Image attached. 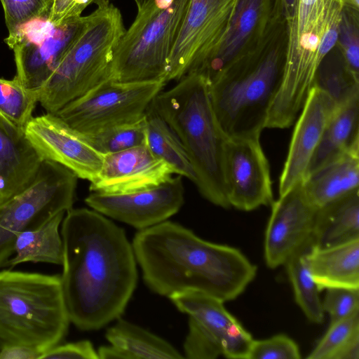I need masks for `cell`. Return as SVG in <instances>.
<instances>
[{
  "label": "cell",
  "instance_id": "836d02e7",
  "mask_svg": "<svg viewBox=\"0 0 359 359\" xmlns=\"http://www.w3.org/2000/svg\"><path fill=\"white\" fill-rule=\"evenodd\" d=\"M314 86L328 93L339 106L359 95V79L348 71L344 62L334 69L320 66L315 77Z\"/></svg>",
  "mask_w": 359,
  "mask_h": 359
},
{
  "label": "cell",
  "instance_id": "f35d334b",
  "mask_svg": "<svg viewBox=\"0 0 359 359\" xmlns=\"http://www.w3.org/2000/svg\"><path fill=\"white\" fill-rule=\"evenodd\" d=\"M82 358L97 359V351L88 340L56 345L46 351L40 359Z\"/></svg>",
  "mask_w": 359,
  "mask_h": 359
},
{
  "label": "cell",
  "instance_id": "484cf974",
  "mask_svg": "<svg viewBox=\"0 0 359 359\" xmlns=\"http://www.w3.org/2000/svg\"><path fill=\"white\" fill-rule=\"evenodd\" d=\"M312 238L318 247L359 238V191L318 208Z\"/></svg>",
  "mask_w": 359,
  "mask_h": 359
},
{
  "label": "cell",
  "instance_id": "d6a6232c",
  "mask_svg": "<svg viewBox=\"0 0 359 359\" xmlns=\"http://www.w3.org/2000/svg\"><path fill=\"white\" fill-rule=\"evenodd\" d=\"M54 0H0L8 36L16 34L25 25L49 17Z\"/></svg>",
  "mask_w": 359,
  "mask_h": 359
},
{
  "label": "cell",
  "instance_id": "e575fe53",
  "mask_svg": "<svg viewBox=\"0 0 359 359\" xmlns=\"http://www.w3.org/2000/svg\"><path fill=\"white\" fill-rule=\"evenodd\" d=\"M337 42L346 69L359 79V11L343 8Z\"/></svg>",
  "mask_w": 359,
  "mask_h": 359
},
{
  "label": "cell",
  "instance_id": "9a60e30c",
  "mask_svg": "<svg viewBox=\"0 0 359 359\" xmlns=\"http://www.w3.org/2000/svg\"><path fill=\"white\" fill-rule=\"evenodd\" d=\"M189 316V332L184 343V358L215 359L223 355L229 332L238 322L224 302L198 291H184L168 297Z\"/></svg>",
  "mask_w": 359,
  "mask_h": 359
},
{
  "label": "cell",
  "instance_id": "d590c367",
  "mask_svg": "<svg viewBox=\"0 0 359 359\" xmlns=\"http://www.w3.org/2000/svg\"><path fill=\"white\" fill-rule=\"evenodd\" d=\"M322 301L323 309L334 323L359 313V289L327 288Z\"/></svg>",
  "mask_w": 359,
  "mask_h": 359
},
{
  "label": "cell",
  "instance_id": "ab89813d",
  "mask_svg": "<svg viewBox=\"0 0 359 359\" xmlns=\"http://www.w3.org/2000/svg\"><path fill=\"white\" fill-rule=\"evenodd\" d=\"M43 352L38 348L25 345H3L0 359H40Z\"/></svg>",
  "mask_w": 359,
  "mask_h": 359
},
{
  "label": "cell",
  "instance_id": "83f0119b",
  "mask_svg": "<svg viewBox=\"0 0 359 359\" xmlns=\"http://www.w3.org/2000/svg\"><path fill=\"white\" fill-rule=\"evenodd\" d=\"M146 144L158 158L168 163L175 173L196 183V175L177 135L157 112L153 102L145 114Z\"/></svg>",
  "mask_w": 359,
  "mask_h": 359
},
{
  "label": "cell",
  "instance_id": "7a4b0ae2",
  "mask_svg": "<svg viewBox=\"0 0 359 359\" xmlns=\"http://www.w3.org/2000/svg\"><path fill=\"white\" fill-rule=\"evenodd\" d=\"M132 245L147 286L168 297L192 290L231 301L257 274L238 249L205 241L170 221L138 231Z\"/></svg>",
  "mask_w": 359,
  "mask_h": 359
},
{
  "label": "cell",
  "instance_id": "6da1fadb",
  "mask_svg": "<svg viewBox=\"0 0 359 359\" xmlns=\"http://www.w3.org/2000/svg\"><path fill=\"white\" fill-rule=\"evenodd\" d=\"M61 283L70 322L96 330L123 313L137 280L124 230L95 210L70 209L62 220Z\"/></svg>",
  "mask_w": 359,
  "mask_h": 359
},
{
  "label": "cell",
  "instance_id": "8d00e7d4",
  "mask_svg": "<svg viewBox=\"0 0 359 359\" xmlns=\"http://www.w3.org/2000/svg\"><path fill=\"white\" fill-rule=\"evenodd\" d=\"M301 353L297 343L280 334L262 340H253L248 359H299Z\"/></svg>",
  "mask_w": 359,
  "mask_h": 359
},
{
  "label": "cell",
  "instance_id": "ee69618b",
  "mask_svg": "<svg viewBox=\"0 0 359 359\" xmlns=\"http://www.w3.org/2000/svg\"><path fill=\"white\" fill-rule=\"evenodd\" d=\"M1 347H2V344L0 343V350H1Z\"/></svg>",
  "mask_w": 359,
  "mask_h": 359
},
{
  "label": "cell",
  "instance_id": "ffe728a7",
  "mask_svg": "<svg viewBox=\"0 0 359 359\" xmlns=\"http://www.w3.org/2000/svg\"><path fill=\"white\" fill-rule=\"evenodd\" d=\"M175 174V170L156 158L145 144L105 154L100 174L89 189L102 194L134 192L158 186Z\"/></svg>",
  "mask_w": 359,
  "mask_h": 359
},
{
  "label": "cell",
  "instance_id": "7402d4cb",
  "mask_svg": "<svg viewBox=\"0 0 359 359\" xmlns=\"http://www.w3.org/2000/svg\"><path fill=\"white\" fill-rule=\"evenodd\" d=\"M304 194L317 209L359 191V149L325 164L302 181Z\"/></svg>",
  "mask_w": 359,
  "mask_h": 359
},
{
  "label": "cell",
  "instance_id": "8fae6325",
  "mask_svg": "<svg viewBox=\"0 0 359 359\" xmlns=\"http://www.w3.org/2000/svg\"><path fill=\"white\" fill-rule=\"evenodd\" d=\"M237 0H189L168 63L166 83L180 80L217 47L227 29Z\"/></svg>",
  "mask_w": 359,
  "mask_h": 359
},
{
  "label": "cell",
  "instance_id": "ba28073f",
  "mask_svg": "<svg viewBox=\"0 0 359 359\" xmlns=\"http://www.w3.org/2000/svg\"><path fill=\"white\" fill-rule=\"evenodd\" d=\"M189 0H153L120 38L113 54L109 79L123 83H166L170 55L178 38Z\"/></svg>",
  "mask_w": 359,
  "mask_h": 359
},
{
  "label": "cell",
  "instance_id": "cb8c5ba5",
  "mask_svg": "<svg viewBox=\"0 0 359 359\" xmlns=\"http://www.w3.org/2000/svg\"><path fill=\"white\" fill-rule=\"evenodd\" d=\"M105 337L110 343L98 351L100 359H179L184 358L173 346L134 323L118 318Z\"/></svg>",
  "mask_w": 359,
  "mask_h": 359
},
{
  "label": "cell",
  "instance_id": "4fadbf2b",
  "mask_svg": "<svg viewBox=\"0 0 359 359\" xmlns=\"http://www.w3.org/2000/svg\"><path fill=\"white\" fill-rule=\"evenodd\" d=\"M182 177L158 186L126 194L91 192L86 203L99 213L142 230L166 221L184 201Z\"/></svg>",
  "mask_w": 359,
  "mask_h": 359
},
{
  "label": "cell",
  "instance_id": "30bf717a",
  "mask_svg": "<svg viewBox=\"0 0 359 359\" xmlns=\"http://www.w3.org/2000/svg\"><path fill=\"white\" fill-rule=\"evenodd\" d=\"M165 83H123L107 79L67 104L55 114L83 135L137 121Z\"/></svg>",
  "mask_w": 359,
  "mask_h": 359
},
{
  "label": "cell",
  "instance_id": "f1b7e54d",
  "mask_svg": "<svg viewBox=\"0 0 359 359\" xmlns=\"http://www.w3.org/2000/svg\"><path fill=\"white\" fill-rule=\"evenodd\" d=\"M314 245L311 236L290 256L284 265L293 288L296 303L311 322L320 324L324 320L325 312L319 295L320 290L307 262V255Z\"/></svg>",
  "mask_w": 359,
  "mask_h": 359
},
{
  "label": "cell",
  "instance_id": "2e32d148",
  "mask_svg": "<svg viewBox=\"0 0 359 359\" xmlns=\"http://www.w3.org/2000/svg\"><path fill=\"white\" fill-rule=\"evenodd\" d=\"M271 205L264 236L266 265L276 269L312 236L317 208L306 199L302 182L279 196Z\"/></svg>",
  "mask_w": 359,
  "mask_h": 359
},
{
  "label": "cell",
  "instance_id": "1f68e13d",
  "mask_svg": "<svg viewBox=\"0 0 359 359\" xmlns=\"http://www.w3.org/2000/svg\"><path fill=\"white\" fill-rule=\"evenodd\" d=\"M83 135L90 144L103 155L145 144V115L133 122L120 124L93 134Z\"/></svg>",
  "mask_w": 359,
  "mask_h": 359
},
{
  "label": "cell",
  "instance_id": "60d3db41",
  "mask_svg": "<svg viewBox=\"0 0 359 359\" xmlns=\"http://www.w3.org/2000/svg\"><path fill=\"white\" fill-rule=\"evenodd\" d=\"M298 3L299 0H276L274 8L277 14L287 22L294 17Z\"/></svg>",
  "mask_w": 359,
  "mask_h": 359
},
{
  "label": "cell",
  "instance_id": "b9f144b4",
  "mask_svg": "<svg viewBox=\"0 0 359 359\" xmlns=\"http://www.w3.org/2000/svg\"><path fill=\"white\" fill-rule=\"evenodd\" d=\"M343 6L355 11H359V0H342Z\"/></svg>",
  "mask_w": 359,
  "mask_h": 359
},
{
  "label": "cell",
  "instance_id": "3957f363",
  "mask_svg": "<svg viewBox=\"0 0 359 359\" xmlns=\"http://www.w3.org/2000/svg\"><path fill=\"white\" fill-rule=\"evenodd\" d=\"M179 81L172 88L161 91L153 105L182 143L200 194L212 204L229 208L224 168L228 137L215 116L209 84L194 73Z\"/></svg>",
  "mask_w": 359,
  "mask_h": 359
},
{
  "label": "cell",
  "instance_id": "d4e9b609",
  "mask_svg": "<svg viewBox=\"0 0 359 359\" xmlns=\"http://www.w3.org/2000/svg\"><path fill=\"white\" fill-rule=\"evenodd\" d=\"M355 149H359V95L339 106L329 121L309 163L306 176Z\"/></svg>",
  "mask_w": 359,
  "mask_h": 359
},
{
  "label": "cell",
  "instance_id": "d6986e66",
  "mask_svg": "<svg viewBox=\"0 0 359 359\" xmlns=\"http://www.w3.org/2000/svg\"><path fill=\"white\" fill-rule=\"evenodd\" d=\"M339 105L332 97L313 87L296 123L279 180V196L300 183L329 121Z\"/></svg>",
  "mask_w": 359,
  "mask_h": 359
},
{
  "label": "cell",
  "instance_id": "4316f807",
  "mask_svg": "<svg viewBox=\"0 0 359 359\" xmlns=\"http://www.w3.org/2000/svg\"><path fill=\"white\" fill-rule=\"evenodd\" d=\"M65 212H60L41 226L19 233L14 243V254L4 266L32 262L62 265L64 248L59 227Z\"/></svg>",
  "mask_w": 359,
  "mask_h": 359
},
{
  "label": "cell",
  "instance_id": "5bb4252c",
  "mask_svg": "<svg viewBox=\"0 0 359 359\" xmlns=\"http://www.w3.org/2000/svg\"><path fill=\"white\" fill-rule=\"evenodd\" d=\"M225 177L230 206L251 211L273 202L270 168L259 137L228 138Z\"/></svg>",
  "mask_w": 359,
  "mask_h": 359
},
{
  "label": "cell",
  "instance_id": "277c9868",
  "mask_svg": "<svg viewBox=\"0 0 359 359\" xmlns=\"http://www.w3.org/2000/svg\"><path fill=\"white\" fill-rule=\"evenodd\" d=\"M342 0H299L287 22L282 81L265 128H288L313 88L317 71L337 42Z\"/></svg>",
  "mask_w": 359,
  "mask_h": 359
},
{
  "label": "cell",
  "instance_id": "7bdbcfd3",
  "mask_svg": "<svg viewBox=\"0 0 359 359\" xmlns=\"http://www.w3.org/2000/svg\"><path fill=\"white\" fill-rule=\"evenodd\" d=\"M153 0H135L136 5L137 6L138 10L144 8L149 3Z\"/></svg>",
  "mask_w": 359,
  "mask_h": 359
},
{
  "label": "cell",
  "instance_id": "9c48e42d",
  "mask_svg": "<svg viewBox=\"0 0 359 359\" xmlns=\"http://www.w3.org/2000/svg\"><path fill=\"white\" fill-rule=\"evenodd\" d=\"M77 176L65 166L43 160L32 182L0 204V267L14 254L20 233L34 229L72 208Z\"/></svg>",
  "mask_w": 359,
  "mask_h": 359
},
{
  "label": "cell",
  "instance_id": "7c38bea8",
  "mask_svg": "<svg viewBox=\"0 0 359 359\" xmlns=\"http://www.w3.org/2000/svg\"><path fill=\"white\" fill-rule=\"evenodd\" d=\"M24 130L42 160L57 163L90 182L98 177L104 155L55 114L33 116Z\"/></svg>",
  "mask_w": 359,
  "mask_h": 359
},
{
  "label": "cell",
  "instance_id": "ac0fdd59",
  "mask_svg": "<svg viewBox=\"0 0 359 359\" xmlns=\"http://www.w3.org/2000/svg\"><path fill=\"white\" fill-rule=\"evenodd\" d=\"M87 16L53 26L39 40L13 44L15 77L26 88L37 92L85 28Z\"/></svg>",
  "mask_w": 359,
  "mask_h": 359
},
{
  "label": "cell",
  "instance_id": "e0dca14e",
  "mask_svg": "<svg viewBox=\"0 0 359 359\" xmlns=\"http://www.w3.org/2000/svg\"><path fill=\"white\" fill-rule=\"evenodd\" d=\"M272 0H237L227 29L215 50L188 74L212 82L224 70L250 56V46L264 32Z\"/></svg>",
  "mask_w": 359,
  "mask_h": 359
},
{
  "label": "cell",
  "instance_id": "44dd1931",
  "mask_svg": "<svg viewBox=\"0 0 359 359\" xmlns=\"http://www.w3.org/2000/svg\"><path fill=\"white\" fill-rule=\"evenodd\" d=\"M42 161L24 129L0 114V204L32 182Z\"/></svg>",
  "mask_w": 359,
  "mask_h": 359
},
{
  "label": "cell",
  "instance_id": "f546056e",
  "mask_svg": "<svg viewBox=\"0 0 359 359\" xmlns=\"http://www.w3.org/2000/svg\"><path fill=\"white\" fill-rule=\"evenodd\" d=\"M308 359H358L359 313L330 323Z\"/></svg>",
  "mask_w": 359,
  "mask_h": 359
},
{
  "label": "cell",
  "instance_id": "4dcf8cb0",
  "mask_svg": "<svg viewBox=\"0 0 359 359\" xmlns=\"http://www.w3.org/2000/svg\"><path fill=\"white\" fill-rule=\"evenodd\" d=\"M38 102V93L26 88L15 77L0 78V114L12 124L24 129Z\"/></svg>",
  "mask_w": 359,
  "mask_h": 359
},
{
  "label": "cell",
  "instance_id": "603a6c76",
  "mask_svg": "<svg viewBox=\"0 0 359 359\" xmlns=\"http://www.w3.org/2000/svg\"><path fill=\"white\" fill-rule=\"evenodd\" d=\"M307 262L320 291L330 287L359 289V238L328 247L314 245Z\"/></svg>",
  "mask_w": 359,
  "mask_h": 359
},
{
  "label": "cell",
  "instance_id": "5b68a950",
  "mask_svg": "<svg viewBox=\"0 0 359 359\" xmlns=\"http://www.w3.org/2000/svg\"><path fill=\"white\" fill-rule=\"evenodd\" d=\"M70 320L61 277L5 270L0 271V343L43 352L66 335Z\"/></svg>",
  "mask_w": 359,
  "mask_h": 359
},
{
  "label": "cell",
  "instance_id": "8992f818",
  "mask_svg": "<svg viewBox=\"0 0 359 359\" xmlns=\"http://www.w3.org/2000/svg\"><path fill=\"white\" fill-rule=\"evenodd\" d=\"M283 65L284 57L276 48L238 61L209 83L215 116L228 138L260 137L281 83Z\"/></svg>",
  "mask_w": 359,
  "mask_h": 359
},
{
  "label": "cell",
  "instance_id": "74e56055",
  "mask_svg": "<svg viewBox=\"0 0 359 359\" xmlns=\"http://www.w3.org/2000/svg\"><path fill=\"white\" fill-rule=\"evenodd\" d=\"M109 3V0H54L48 22L53 26L59 25L81 17L83 10L91 4L100 6Z\"/></svg>",
  "mask_w": 359,
  "mask_h": 359
},
{
  "label": "cell",
  "instance_id": "52a82bcc",
  "mask_svg": "<svg viewBox=\"0 0 359 359\" xmlns=\"http://www.w3.org/2000/svg\"><path fill=\"white\" fill-rule=\"evenodd\" d=\"M125 30L121 12L110 3L87 15L84 29L38 91L46 112L55 114L109 79L114 49Z\"/></svg>",
  "mask_w": 359,
  "mask_h": 359
}]
</instances>
